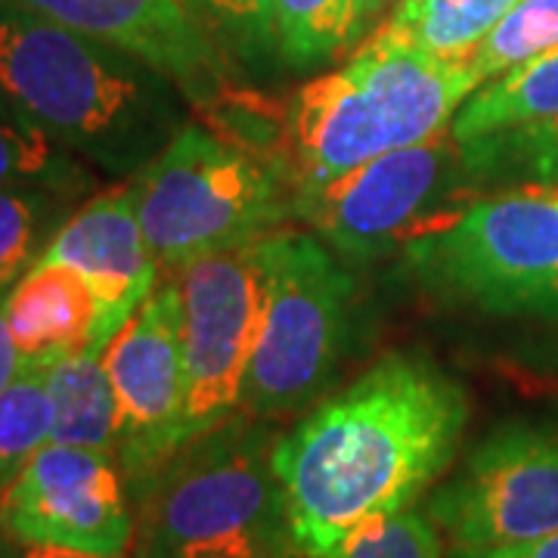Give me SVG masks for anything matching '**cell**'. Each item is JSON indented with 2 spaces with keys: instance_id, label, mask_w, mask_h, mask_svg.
Segmentation results:
<instances>
[{
  "instance_id": "obj_11",
  "label": "cell",
  "mask_w": 558,
  "mask_h": 558,
  "mask_svg": "<svg viewBox=\"0 0 558 558\" xmlns=\"http://www.w3.org/2000/svg\"><path fill=\"white\" fill-rule=\"evenodd\" d=\"M116 391L121 475L134 487L186 444L183 304L178 279H161L116 339L102 348Z\"/></svg>"
},
{
  "instance_id": "obj_30",
  "label": "cell",
  "mask_w": 558,
  "mask_h": 558,
  "mask_svg": "<svg viewBox=\"0 0 558 558\" xmlns=\"http://www.w3.org/2000/svg\"><path fill=\"white\" fill-rule=\"evenodd\" d=\"M398 3H400V0H357L363 32H373V22L381 20L385 13L391 16V10H395Z\"/></svg>"
},
{
  "instance_id": "obj_27",
  "label": "cell",
  "mask_w": 558,
  "mask_h": 558,
  "mask_svg": "<svg viewBox=\"0 0 558 558\" xmlns=\"http://www.w3.org/2000/svg\"><path fill=\"white\" fill-rule=\"evenodd\" d=\"M447 558H558V534L509 543V546H487V549H450Z\"/></svg>"
},
{
  "instance_id": "obj_21",
  "label": "cell",
  "mask_w": 558,
  "mask_h": 558,
  "mask_svg": "<svg viewBox=\"0 0 558 558\" xmlns=\"http://www.w3.org/2000/svg\"><path fill=\"white\" fill-rule=\"evenodd\" d=\"M279 57L292 69H314L339 57L363 35L357 0H274Z\"/></svg>"
},
{
  "instance_id": "obj_5",
  "label": "cell",
  "mask_w": 558,
  "mask_h": 558,
  "mask_svg": "<svg viewBox=\"0 0 558 558\" xmlns=\"http://www.w3.org/2000/svg\"><path fill=\"white\" fill-rule=\"evenodd\" d=\"M128 180L161 279L205 255L264 240L295 218L292 180L279 156L202 121H186Z\"/></svg>"
},
{
  "instance_id": "obj_29",
  "label": "cell",
  "mask_w": 558,
  "mask_h": 558,
  "mask_svg": "<svg viewBox=\"0 0 558 558\" xmlns=\"http://www.w3.org/2000/svg\"><path fill=\"white\" fill-rule=\"evenodd\" d=\"M7 295L10 292H0V391L16 379V373L22 369V357L7 323Z\"/></svg>"
},
{
  "instance_id": "obj_19",
  "label": "cell",
  "mask_w": 558,
  "mask_h": 558,
  "mask_svg": "<svg viewBox=\"0 0 558 558\" xmlns=\"http://www.w3.org/2000/svg\"><path fill=\"white\" fill-rule=\"evenodd\" d=\"M462 161L481 190L558 186V116L462 140Z\"/></svg>"
},
{
  "instance_id": "obj_2",
  "label": "cell",
  "mask_w": 558,
  "mask_h": 558,
  "mask_svg": "<svg viewBox=\"0 0 558 558\" xmlns=\"http://www.w3.org/2000/svg\"><path fill=\"white\" fill-rule=\"evenodd\" d=\"M0 90L62 149L134 178L186 124V97L149 62L0 0Z\"/></svg>"
},
{
  "instance_id": "obj_1",
  "label": "cell",
  "mask_w": 558,
  "mask_h": 558,
  "mask_svg": "<svg viewBox=\"0 0 558 558\" xmlns=\"http://www.w3.org/2000/svg\"><path fill=\"white\" fill-rule=\"evenodd\" d=\"M472 403L432 357L391 354L279 435L274 465L301 558L413 509L457 459Z\"/></svg>"
},
{
  "instance_id": "obj_25",
  "label": "cell",
  "mask_w": 558,
  "mask_h": 558,
  "mask_svg": "<svg viewBox=\"0 0 558 558\" xmlns=\"http://www.w3.org/2000/svg\"><path fill=\"white\" fill-rule=\"evenodd\" d=\"M553 47H558V0H519L465 65L478 84H487Z\"/></svg>"
},
{
  "instance_id": "obj_12",
  "label": "cell",
  "mask_w": 558,
  "mask_h": 558,
  "mask_svg": "<svg viewBox=\"0 0 558 558\" xmlns=\"http://www.w3.org/2000/svg\"><path fill=\"white\" fill-rule=\"evenodd\" d=\"M0 527L22 543L128 556L134 506L119 459L50 440L0 494Z\"/></svg>"
},
{
  "instance_id": "obj_24",
  "label": "cell",
  "mask_w": 558,
  "mask_h": 558,
  "mask_svg": "<svg viewBox=\"0 0 558 558\" xmlns=\"http://www.w3.org/2000/svg\"><path fill=\"white\" fill-rule=\"evenodd\" d=\"M230 60L258 65L279 57L274 0H180Z\"/></svg>"
},
{
  "instance_id": "obj_8",
  "label": "cell",
  "mask_w": 558,
  "mask_h": 558,
  "mask_svg": "<svg viewBox=\"0 0 558 558\" xmlns=\"http://www.w3.org/2000/svg\"><path fill=\"white\" fill-rule=\"evenodd\" d=\"M481 196L453 128L369 159L319 186L292 193V215L311 227L341 260L403 255Z\"/></svg>"
},
{
  "instance_id": "obj_28",
  "label": "cell",
  "mask_w": 558,
  "mask_h": 558,
  "mask_svg": "<svg viewBox=\"0 0 558 558\" xmlns=\"http://www.w3.org/2000/svg\"><path fill=\"white\" fill-rule=\"evenodd\" d=\"M0 558H131V556H97L81 549H62V546H40V543H22L10 537L0 527Z\"/></svg>"
},
{
  "instance_id": "obj_10",
  "label": "cell",
  "mask_w": 558,
  "mask_h": 558,
  "mask_svg": "<svg viewBox=\"0 0 558 558\" xmlns=\"http://www.w3.org/2000/svg\"><path fill=\"white\" fill-rule=\"evenodd\" d=\"M258 242L205 255L171 277L183 304L186 440L240 413L264 311Z\"/></svg>"
},
{
  "instance_id": "obj_22",
  "label": "cell",
  "mask_w": 558,
  "mask_h": 558,
  "mask_svg": "<svg viewBox=\"0 0 558 558\" xmlns=\"http://www.w3.org/2000/svg\"><path fill=\"white\" fill-rule=\"evenodd\" d=\"M50 363H22L0 391V494L53 440V407L47 391Z\"/></svg>"
},
{
  "instance_id": "obj_18",
  "label": "cell",
  "mask_w": 558,
  "mask_h": 558,
  "mask_svg": "<svg viewBox=\"0 0 558 558\" xmlns=\"http://www.w3.org/2000/svg\"><path fill=\"white\" fill-rule=\"evenodd\" d=\"M515 3L519 0H400L381 28L428 57L465 62Z\"/></svg>"
},
{
  "instance_id": "obj_3",
  "label": "cell",
  "mask_w": 558,
  "mask_h": 558,
  "mask_svg": "<svg viewBox=\"0 0 558 558\" xmlns=\"http://www.w3.org/2000/svg\"><path fill=\"white\" fill-rule=\"evenodd\" d=\"M481 84L465 62L428 57L373 28L354 57L301 84L279 112L292 193L444 131Z\"/></svg>"
},
{
  "instance_id": "obj_6",
  "label": "cell",
  "mask_w": 558,
  "mask_h": 558,
  "mask_svg": "<svg viewBox=\"0 0 558 558\" xmlns=\"http://www.w3.org/2000/svg\"><path fill=\"white\" fill-rule=\"evenodd\" d=\"M264 311L242 388V413L292 416L314 407L341 360L354 279L317 233L289 230L258 242Z\"/></svg>"
},
{
  "instance_id": "obj_7",
  "label": "cell",
  "mask_w": 558,
  "mask_h": 558,
  "mask_svg": "<svg viewBox=\"0 0 558 558\" xmlns=\"http://www.w3.org/2000/svg\"><path fill=\"white\" fill-rule=\"evenodd\" d=\"M403 264L440 299L558 323V199L543 186L478 196L450 227L410 242Z\"/></svg>"
},
{
  "instance_id": "obj_17",
  "label": "cell",
  "mask_w": 558,
  "mask_h": 558,
  "mask_svg": "<svg viewBox=\"0 0 558 558\" xmlns=\"http://www.w3.org/2000/svg\"><path fill=\"white\" fill-rule=\"evenodd\" d=\"M558 116V47L481 84L450 121L457 140H475Z\"/></svg>"
},
{
  "instance_id": "obj_15",
  "label": "cell",
  "mask_w": 558,
  "mask_h": 558,
  "mask_svg": "<svg viewBox=\"0 0 558 558\" xmlns=\"http://www.w3.org/2000/svg\"><path fill=\"white\" fill-rule=\"evenodd\" d=\"M7 323L22 363H57L90 348L97 299L75 267L35 260L7 295Z\"/></svg>"
},
{
  "instance_id": "obj_20",
  "label": "cell",
  "mask_w": 558,
  "mask_h": 558,
  "mask_svg": "<svg viewBox=\"0 0 558 558\" xmlns=\"http://www.w3.org/2000/svg\"><path fill=\"white\" fill-rule=\"evenodd\" d=\"M90 168L47 137L16 102L0 90V186H40L65 199L90 190Z\"/></svg>"
},
{
  "instance_id": "obj_16",
  "label": "cell",
  "mask_w": 558,
  "mask_h": 558,
  "mask_svg": "<svg viewBox=\"0 0 558 558\" xmlns=\"http://www.w3.org/2000/svg\"><path fill=\"white\" fill-rule=\"evenodd\" d=\"M47 391L53 407V444L84 447L109 457L119 453L116 391L102 363V351L84 348L50 363Z\"/></svg>"
},
{
  "instance_id": "obj_4",
  "label": "cell",
  "mask_w": 558,
  "mask_h": 558,
  "mask_svg": "<svg viewBox=\"0 0 558 558\" xmlns=\"http://www.w3.org/2000/svg\"><path fill=\"white\" fill-rule=\"evenodd\" d=\"M267 418L233 413L128 487L131 558H301Z\"/></svg>"
},
{
  "instance_id": "obj_14",
  "label": "cell",
  "mask_w": 558,
  "mask_h": 558,
  "mask_svg": "<svg viewBox=\"0 0 558 558\" xmlns=\"http://www.w3.org/2000/svg\"><path fill=\"white\" fill-rule=\"evenodd\" d=\"M38 260H62L87 279L97 299L90 348L102 351L161 282L137 218L134 186L116 183L62 220Z\"/></svg>"
},
{
  "instance_id": "obj_31",
  "label": "cell",
  "mask_w": 558,
  "mask_h": 558,
  "mask_svg": "<svg viewBox=\"0 0 558 558\" xmlns=\"http://www.w3.org/2000/svg\"><path fill=\"white\" fill-rule=\"evenodd\" d=\"M543 190H546V193H549L553 199H558V186H543Z\"/></svg>"
},
{
  "instance_id": "obj_23",
  "label": "cell",
  "mask_w": 558,
  "mask_h": 558,
  "mask_svg": "<svg viewBox=\"0 0 558 558\" xmlns=\"http://www.w3.org/2000/svg\"><path fill=\"white\" fill-rule=\"evenodd\" d=\"M65 199L40 186H0V292H10L60 230Z\"/></svg>"
},
{
  "instance_id": "obj_13",
  "label": "cell",
  "mask_w": 558,
  "mask_h": 558,
  "mask_svg": "<svg viewBox=\"0 0 558 558\" xmlns=\"http://www.w3.org/2000/svg\"><path fill=\"white\" fill-rule=\"evenodd\" d=\"M81 35L106 40L149 62L180 87L186 102L205 116L245 90L236 62L220 50L180 0H22Z\"/></svg>"
},
{
  "instance_id": "obj_9",
  "label": "cell",
  "mask_w": 558,
  "mask_h": 558,
  "mask_svg": "<svg viewBox=\"0 0 558 558\" xmlns=\"http://www.w3.org/2000/svg\"><path fill=\"white\" fill-rule=\"evenodd\" d=\"M425 512L450 549H487L558 534V432L509 422L478 440Z\"/></svg>"
},
{
  "instance_id": "obj_26",
  "label": "cell",
  "mask_w": 558,
  "mask_h": 558,
  "mask_svg": "<svg viewBox=\"0 0 558 558\" xmlns=\"http://www.w3.org/2000/svg\"><path fill=\"white\" fill-rule=\"evenodd\" d=\"M336 558H447L444 534L428 512L403 509L385 519L366 521L344 539Z\"/></svg>"
}]
</instances>
